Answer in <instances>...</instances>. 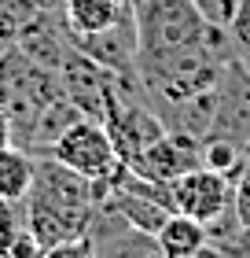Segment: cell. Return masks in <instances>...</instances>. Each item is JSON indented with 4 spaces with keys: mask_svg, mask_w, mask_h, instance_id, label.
Instances as JSON below:
<instances>
[{
    "mask_svg": "<svg viewBox=\"0 0 250 258\" xmlns=\"http://www.w3.org/2000/svg\"><path fill=\"white\" fill-rule=\"evenodd\" d=\"M140 52H170L188 44H210L221 59H235L228 30L210 22L195 0H140L133 4Z\"/></svg>",
    "mask_w": 250,
    "mask_h": 258,
    "instance_id": "obj_1",
    "label": "cell"
},
{
    "mask_svg": "<svg viewBox=\"0 0 250 258\" xmlns=\"http://www.w3.org/2000/svg\"><path fill=\"white\" fill-rule=\"evenodd\" d=\"M224 63L228 59H221L210 44H188V48H170V52H136V74L147 89L151 107L217 89Z\"/></svg>",
    "mask_w": 250,
    "mask_h": 258,
    "instance_id": "obj_2",
    "label": "cell"
},
{
    "mask_svg": "<svg viewBox=\"0 0 250 258\" xmlns=\"http://www.w3.org/2000/svg\"><path fill=\"white\" fill-rule=\"evenodd\" d=\"M48 155L59 159L63 166L77 170L81 177H89V181H111L118 173V166H122V159H118V151H114V140H111V133H107V125L96 122V118H77L48 148Z\"/></svg>",
    "mask_w": 250,
    "mask_h": 258,
    "instance_id": "obj_3",
    "label": "cell"
},
{
    "mask_svg": "<svg viewBox=\"0 0 250 258\" xmlns=\"http://www.w3.org/2000/svg\"><path fill=\"white\" fill-rule=\"evenodd\" d=\"M59 85H63V96L74 103L85 118L103 122L107 100L114 96V70L111 67L96 63L92 55H85L81 48L70 44L66 55H63V67H59Z\"/></svg>",
    "mask_w": 250,
    "mask_h": 258,
    "instance_id": "obj_4",
    "label": "cell"
},
{
    "mask_svg": "<svg viewBox=\"0 0 250 258\" xmlns=\"http://www.w3.org/2000/svg\"><path fill=\"white\" fill-rule=\"evenodd\" d=\"M173 210L202 221V225L221 221L232 210V177H224L210 166H195L181 173L173 181Z\"/></svg>",
    "mask_w": 250,
    "mask_h": 258,
    "instance_id": "obj_5",
    "label": "cell"
},
{
    "mask_svg": "<svg viewBox=\"0 0 250 258\" xmlns=\"http://www.w3.org/2000/svg\"><path fill=\"white\" fill-rule=\"evenodd\" d=\"M22 214H26V229L44 243V247L89 232L92 218H96V214H81V210L59 203V199H52L48 192H41V188H30V196L22 199Z\"/></svg>",
    "mask_w": 250,
    "mask_h": 258,
    "instance_id": "obj_6",
    "label": "cell"
},
{
    "mask_svg": "<svg viewBox=\"0 0 250 258\" xmlns=\"http://www.w3.org/2000/svg\"><path fill=\"white\" fill-rule=\"evenodd\" d=\"M125 166L144 173V177H151V181L173 184L181 173L202 166V144H195V140H188V137H177V133H165V137L154 140L151 148L140 151L136 159H129Z\"/></svg>",
    "mask_w": 250,
    "mask_h": 258,
    "instance_id": "obj_7",
    "label": "cell"
},
{
    "mask_svg": "<svg viewBox=\"0 0 250 258\" xmlns=\"http://www.w3.org/2000/svg\"><path fill=\"white\" fill-rule=\"evenodd\" d=\"M74 48L92 55L96 63L111 67V70H136V52H140V37H136V15L125 11L114 26H107L89 37H74Z\"/></svg>",
    "mask_w": 250,
    "mask_h": 258,
    "instance_id": "obj_8",
    "label": "cell"
},
{
    "mask_svg": "<svg viewBox=\"0 0 250 258\" xmlns=\"http://www.w3.org/2000/svg\"><path fill=\"white\" fill-rule=\"evenodd\" d=\"M125 11H133L129 0H63L59 4V19H63L66 37L74 41V37H89V33L114 26Z\"/></svg>",
    "mask_w": 250,
    "mask_h": 258,
    "instance_id": "obj_9",
    "label": "cell"
},
{
    "mask_svg": "<svg viewBox=\"0 0 250 258\" xmlns=\"http://www.w3.org/2000/svg\"><path fill=\"white\" fill-rule=\"evenodd\" d=\"M100 207H107L111 214L122 218L125 225L144 229V232H158V229L165 225V218L173 214L170 207L154 203V199H147V196H136V192H122V188H111Z\"/></svg>",
    "mask_w": 250,
    "mask_h": 258,
    "instance_id": "obj_10",
    "label": "cell"
},
{
    "mask_svg": "<svg viewBox=\"0 0 250 258\" xmlns=\"http://www.w3.org/2000/svg\"><path fill=\"white\" fill-rule=\"evenodd\" d=\"M154 236H158V247H162L165 258H195L210 243L206 225L195 221V218H188V214H177V210L165 218V225L154 232Z\"/></svg>",
    "mask_w": 250,
    "mask_h": 258,
    "instance_id": "obj_11",
    "label": "cell"
},
{
    "mask_svg": "<svg viewBox=\"0 0 250 258\" xmlns=\"http://www.w3.org/2000/svg\"><path fill=\"white\" fill-rule=\"evenodd\" d=\"M33 188V155L19 144L0 148V199L22 203Z\"/></svg>",
    "mask_w": 250,
    "mask_h": 258,
    "instance_id": "obj_12",
    "label": "cell"
},
{
    "mask_svg": "<svg viewBox=\"0 0 250 258\" xmlns=\"http://www.w3.org/2000/svg\"><path fill=\"white\" fill-rule=\"evenodd\" d=\"M202 166L224 173V177H239V170L246 166V155L239 144H232V140H221V137H210L206 144H202Z\"/></svg>",
    "mask_w": 250,
    "mask_h": 258,
    "instance_id": "obj_13",
    "label": "cell"
},
{
    "mask_svg": "<svg viewBox=\"0 0 250 258\" xmlns=\"http://www.w3.org/2000/svg\"><path fill=\"white\" fill-rule=\"evenodd\" d=\"M224 30H228L235 59H243L250 67V0H235V11H232V19H228Z\"/></svg>",
    "mask_w": 250,
    "mask_h": 258,
    "instance_id": "obj_14",
    "label": "cell"
},
{
    "mask_svg": "<svg viewBox=\"0 0 250 258\" xmlns=\"http://www.w3.org/2000/svg\"><path fill=\"white\" fill-rule=\"evenodd\" d=\"M41 258H96V240L89 232H81V236H70V240H59L52 247H44Z\"/></svg>",
    "mask_w": 250,
    "mask_h": 258,
    "instance_id": "obj_15",
    "label": "cell"
},
{
    "mask_svg": "<svg viewBox=\"0 0 250 258\" xmlns=\"http://www.w3.org/2000/svg\"><path fill=\"white\" fill-rule=\"evenodd\" d=\"M232 210L239 229H250V162L239 170V177L232 181Z\"/></svg>",
    "mask_w": 250,
    "mask_h": 258,
    "instance_id": "obj_16",
    "label": "cell"
},
{
    "mask_svg": "<svg viewBox=\"0 0 250 258\" xmlns=\"http://www.w3.org/2000/svg\"><path fill=\"white\" fill-rule=\"evenodd\" d=\"M195 4L202 8V15L210 22H217V26H228V19L235 11V0H195Z\"/></svg>",
    "mask_w": 250,
    "mask_h": 258,
    "instance_id": "obj_17",
    "label": "cell"
},
{
    "mask_svg": "<svg viewBox=\"0 0 250 258\" xmlns=\"http://www.w3.org/2000/svg\"><path fill=\"white\" fill-rule=\"evenodd\" d=\"M8 144H15V129H11V114L0 103V148H8Z\"/></svg>",
    "mask_w": 250,
    "mask_h": 258,
    "instance_id": "obj_18",
    "label": "cell"
},
{
    "mask_svg": "<svg viewBox=\"0 0 250 258\" xmlns=\"http://www.w3.org/2000/svg\"><path fill=\"white\" fill-rule=\"evenodd\" d=\"M195 258H232V254L224 251V247H217V243H206V247H202Z\"/></svg>",
    "mask_w": 250,
    "mask_h": 258,
    "instance_id": "obj_19",
    "label": "cell"
},
{
    "mask_svg": "<svg viewBox=\"0 0 250 258\" xmlns=\"http://www.w3.org/2000/svg\"><path fill=\"white\" fill-rule=\"evenodd\" d=\"M30 4H37V8H59L63 0H30Z\"/></svg>",
    "mask_w": 250,
    "mask_h": 258,
    "instance_id": "obj_20",
    "label": "cell"
},
{
    "mask_svg": "<svg viewBox=\"0 0 250 258\" xmlns=\"http://www.w3.org/2000/svg\"><path fill=\"white\" fill-rule=\"evenodd\" d=\"M243 155H246V162H250V140H246V148H243Z\"/></svg>",
    "mask_w": 250,
    "mask_h": 258,
    "instance_id": "obj_21",
    "label": "cell"
},
{
    "mask_svg": "<svg viewBox=\"0 0 250 258\" xmlns=\"http://www.w3.org/2000/svg\"><path fill=\"white\" fill-rule=\"evenodd\" d=\"M129 4H140V0H129Z\"/></svg>",
    "mask_w": 250,
    "mask_h": 258,
    "instance_id": "obj_22",
    "label": "cell"
},
{
    "mask_svg": "<svg viewBox=\"0 0 250 258\" xmlns=\"http://www.w3.org/2000/svg\"><path fill=\"white\" fill-rule=\"evenodd\" d=\"M0 44H4V41H0ZM4 48H8V44H4Z\"/></svg>",
    "mask_w": 250,
    "mask_h": 258,
    "instance_id": "obj_23",
    "label": "cell"
}]
</instances>
